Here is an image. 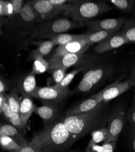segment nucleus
<instances>
[{"mask_svg":"<svg viewBox=\"0 0 135 152\" xmlns=\"http://www.w3.org/2000/svg\"><path fill=\"white\" fill-rule=\"evenodd\" d=\"M76 141L62 118L35 133L30 143L44 152H66Z\"/></svg>","mask_w":135,"mask_h":152,"instance_id":"nucleus-1","label":"nucleus"},{"mask_svg":"<svg viewBox=\"0 0 135 152\" xmlns=\"http://www.w3.org/2000/svg\"><path fill=\"white\" fill-rule=\"evenodd\" d=\"M107 104L103 102L90 111L63 118L64 124L76 141L105 126L109 118Z\"/></svg>","mask_w":135,"mask_h":152,"instance_id":"nucleus-2","label":"nucleus"},{"mask_svg":"<svg viewBox=\"0 0 135 152\" xmlns=\"http://www.w3.org/2000/svg\"><path fill=\"white\" fill-rule=\"evenodd\" d=\"M81 71L84 76L75 91L79 93H88L107 79L113 71L112 65L108 61L94 56L81 61Z\"/></svg>","mask_w":135,"mask_h":152,"instance_id":"nucleus-3","label":"nucleus"},{"mask_svg":"<svg viewBox=\"0 0 135 152\" xmlns=\"http://www.w3.org/2000/svg\"><path fill=\"white\" fill-rule=\"evenodd\" d=\"M81 26H84V24L70 20L66 16H59L36 23L31 29L29 36L32 39H51L56 35Z\"/></svg>","mask_w":135,"mask_h":152,"instance_id":"nucleus-4","label":"nucleus"},{"mask_svg":"<svg viewBox=\"0 0 135 152\" xmlns=\"http://www.w3.org/2000/svg\"><path fill=\"white\" fill-rule=\"evenodd\" d=\"M112 9L105 1H78L68 17L84 24Z\"/></svg>","mask_w":135,"mask_h":152,"instance_id":"nucleus-5","label":"nucleus"},{"mask_svg":"<svg viewBox=\"0 0 135 152\" xmlns=\"http://www.w3.org/2000/svg\"><path fill=\"white\" fill-rule=\"evenodd\" d=\"M41 20L36 15L30 5L26 2L20 14L14 18L7 19L4 25L14 36L29 35L30 31L34 25Z\"/></svg>","mask_w":135,"mask_h":152,"instance_id":"nucleus-6","label":"nucleus"},{"mask_svg":"<svg viewBox=\"0 0 135 152\" xmlns=\"http://www.w3.org/2000/svg\"><path fill=\"white\" fill-rule=\"evenodd\" d=\"M77 1H71L69 3L63 5L53 4L49 0H30L27 3L30 5L41 21L51 20L61 15L68 17L75 8Z\"/></svg>","mask_w":135,"mask_h":152,"instance_id":"nucleus-7","label":"nucleus"},{"mask_svg":"<svg viewBox=\"0 0 135 152\" xmlns=\"http://www.w3.org/2000/svg\"><path fill=\"white\" fill-rule=\"evenodd\" d=\"M69 90H61L55 85L38 86L33 98H36L44 104L56 105L63 102L70 94Z\"/></svg>","mask_w":135,"mask_h":152,"instance_id":"nucleus-8","label":"nucleus"},{"mask_svg":"<svg viewBox=\"0 0 135 152\" xmlns=\"http://www.w3.org/2000/svg\"><path fill=\"white\" fill-rule=\"evenodd\" d=\"M125 119V113L121 108L116 110L110 116L107 126L108 131L107 142L117 141L119 136L124 128Z\"/></svg>","mask_w":135,"mask_h":152,"instance_id":"nucleus-9","label":"nucleus"},{"mask_svg":"<svg viewBox=\"0 0 135 152\" xmlns=\"http://www.w3.org/2000/svg\"><path fill=\"white\" fill-rule=\"evenodd\" d=\"M124 18H108L99 20H92L84 23V26H87L88 31L96 32L100 31L119 32L127 21Z\"/></svg>","mask_w":135,"mask_h":152,"instance_id":"nucleus-10","label":"nucleus"},{"mask_svg":"<svg viewBox=\"0 0 135 152\" xmlns=\"http://www.w3.org/2000/svg\"><path fill=\"white\" fill-rule=\"evenodd\" d=\"M103 102L102 97V90L92 95L88 99L74 105L70 108L66 113V116L77 115L90 111L97 107Z\"/></svg>","mask_w":135,"mask_h":152,"instance_id":"nucleus-11","label":"nucleus"},{"mask_svg":"<svg viewBox=\"0 0 135 152\" xmlns=\"http://www.w3.org/2000/svg\"><path fill=\"white\" fill-rule=\"evenodd\" d=\"M14 92L20 93L23 97L33 98L37 89L35 74L33 71L24 75L15 85Z\"/></svg>","mask_w":135,"mask_h":152,"instance_id":"nucleus-12","label":"nucleus"},{"mask_svg":"<svg viewBox=\"0 0 135 152\" xmlns=\"http://www.w3.org/2000/svg\"><path fill=\"white\" fill-rule=\"evenodd\" d=\"M131 86L133 85L129 80L124 82H120V79L116 80L102 90L103 102L108 103L109 101L128 91Z\"/></svg>","mask_w":135,"mask_h":152,"instance_id":"nucleus-13","label":"nucleus"},{"mask_svg":"<svg viewBox=\"0 0 135 152\" xmlns=\"http://www.w3.org/2000/svg\"><path fill=\"white\" fill-rule=\"evenodd\" d=\"M128 43L129 42L126 37L121 32H119L109 37L104 42L97 44L94 47L93 50L97 54H101L109 50L119 48Z\"/></svg>","mask_w":135,"mask_h":152,"instance_id":"nucleus-14","label":"nucleus"},{"mask_svg":"<svg viewBox=\"0 0 135 152\" xmlns=\"http://www.w3.org/2000/svg\"><path fill=\"white\" fill-rule=\"evenodd\" d=\"M90 47V46H85L79 52L77 53L67 54L61 57L55 58L51 57L49 63L67 69L69 67L76 65L79 63Z\"/></svg>","mask_w":135,"mask_h":152,"instance_id":"nucleus-15","label":"nucleus"},{"mask_svg":"<svg viewBox=\"0 0 135 152\" xmlns=\"http://www.w3.org/2000/svg\"><path fill=\"white\" fill-rule=\"evenodd\" d=\"M87 46L90 45H89L86 40V34L84 33V37L82 39L70 42L63 46H59L51 58L61 57L70 53H77Z\"/></svg>","mask_w":135,"mask_h":152,"instance_id":"nucleus-16","label":"nucleus"},{"mask_svg":"<svg viewBox=\"0 0 135 152\" xmlns=\"http://www.w3.org/2000/svg\"><path fill=\"white\" fill-rule=\"evenodd\" d=\"M34 113L43 120L44 127L55 122L58 118L59 108L57 105H43L41 107L36 106Z\"/></svg>","mask_w":135,"mask_h":152,"instance_id":"nucleus-17","label":"nucleus"},{"mask_svg":"<svg viewBox=\"0 0 135 152\" xmlns=\"http://www.w3.org/2000/svg\"><path fill=\"white\" fill-rule=\"evenodd\" d=\"M5 135L13 139L21 146L28 144V142L24 138L23 134L10 124H1L0 125V136Z\"/></svg>","mask_w":135,"mask_h":152,"instance_id":"nucleus-18","label":"nucleus"},{"mask_svg":"<svg viewBox=\"0 0 135 152\" xmlns=\"http://www.w3.org/2000/svg\"><path fill=\"white\" fill-rule=\"evenodd\" d=\"M35 107L36 105L31 98L22 97L19 108V115L26 127L32 114L34 113Z\"/></svg>","mask_w":135,"mask_h":152,"instance_id":"nucleus-19","label":"nucleus"},{"mask_svg":"<svg viewBox=\"0 0 135 152\" xmlns=\"http://www.w3.org/2000/svg\"><path fill=\"white\" fill-rule=\"evenodd\" d=\"M35 44L38 47L32 50L29 54V57L32 60H35L37 57H44L50 53L55 45L50 40L45 41L36 42Z\"/></svg>","mask_w":135,"mask_h":152,"instance_id":"nucleus-20","label":"nucleus"},{"mask_svg":"<svg viewBox=\"0 0 135 152\" xmlns=\"http://www.w3.org/2000/svg\"><path fill=\"white\" fill-rule=\"evenodd\" d=\"M119 32L116 31H100L96 32H85L86 34V40L87 42L90 46L95 43H100L104 40L108 39L109 37L113 36L116 33Z\"/></svg>","mask_w":135,"mask_h":152,"instance_id":"nucleus-21","label":"nucleus"},{"mask_svg":"<svg viewBox=\"0 0 135 152\" xmlns=\"http://www.w3.org/2000/svg\"><path fill=\"white\" fill-rule=\"evenodd\" d=\"M108 137V131L105 126L97 129L91 133V139L90 140L86 148H91L96 145H100L106 141Z\"/></svg>","mask_w":135,"mask_h":152,"instance_id":"nucleus-22","label":"nucleus"},{"mask_svg":"<svg viewBox=\"0 0 135 152\" xmlns=\"http://www.w3.org/2000/svg\"><path fill=\"white\" fill-rule=\"evenodd\" d=\"M84 37L82 34H61L56 35L50 39L55 46H63L70 42L75 41L82 39Z\"/></svg>","mask_w":135,"mask_h":152,"instance_id":"nucleus-23","label":"nucleus"},{"mask_svg":"<svg viewBox=\"0 0 135 152\" xmlns=\"http://www.w3.org/2000/svg\"><path fill=\"white\" fill-rule=\"evenodd\" d=\"M129 43L135 44V17L127 20L121 31Z\"/></svg>","mask_w":135,"mask_h":152,"instance_id":"nucleus-24","label":"nucleus"},{"mask_svg":"<svg viewBox=\"0 0 135 152\" xmlns=\"http://www.w3.org/2000/svg\"><path fill=\"white\" fill-rule=\"evenodd\" d=\"M109 2L115 7L122 12H130L135 9V1L133 0H110Z\"/></svg>","mask_w":135,"mask_h":152,"instance_id":"nucleus-25","label":"nucleus"},{"mask_svg":"<svg viewBox=\"0 0 135 152\" xmlns=\"http://www.w3.org/2000/svg\"><path fill=\"white\" fill-rule=\"evenodd\" d=\"M0 145L3 149L12 151H17L22 147L13 139L5 135L0 136Z\"/></svg>","mask_w":135,"mask_h":152,"instance_id":"nucleus-26","label":"nucleus"},{"mask_svg":"<svg viewBox=\"0 0 135 152\" xmlns=\"http://www.w3.org/2000/svg\"><path fill=\"white\" fill-rule=\"evenodd\" d=\"M67 68L64 67H61L56 65L51 64L49 66L48 71L52 74V78L55 82V84L59 83L65 77L66 71Z\"/></svg>","mask_w":135,"mask_h":152,"instance_id":"nucleus-27","label":"nucleus"},{"mask_svg":"<svg viewBox=\"0 0 135 152\" xmlns=\"http://www.w3.org/2000/svg\"><path fill=\"white\" fill-rule=\"evenodd\" d=\"M7 101L12 112L19 113L22 99L19 97L18 93L12 91L7 94Z\"/></svg>","mask_w":135,"mask_h":152,"instance_id":"nucleus-28","label":"nucleus"},{"mask_svg":"<svg viewBox=\"0 0 135 152\" xmlns=\"http://www.w3.org/2000/svg\"><path fill=\"white\" fill-rule=\"evenodd\" d=\"M116 142H104L102 145H96L86 148L84 152H115Z\"/></svg>","mask_w":135,"mask_h":152,"instance_id":"nucleus-29","label":"nucleus"},{"mask_svg":"<svg viewBox=\"0 0 135 152\" xmlns=\"http://www.w3.org/2000/svg\"><path fill=\"white\" fill-rule=\"evenodd\" d=\"M50 63L44 57H37L34 60L32 71L35 74H40L48 70Z\"/></svg>","mask_w":135,"mask_h":152,"instance_id":"nucleus-30","label":"nucleus"},{"mask_svg":"<svg viewBox=\"0 0 135 152\" xmlns=\"http://www.w3.org/2000/svg\"><path fill=\"white\" fill-rule=\"evenodd\" d=\"M81 71V68L75 69L74 70L71 71L69 73L67 74L63 79L61 80L59 83L54 85L56 87L60 88L61 90H67L69 89V85L73 79H74L75 76Z\"/></svg>","mask_w":135,"mask_h":152,"instance_id":"nucleus-31","label":"nucleus"},{"mask_svg":"<svg viewBox=\"0 0 135 152\" xmlns=\"http://www.w3.org/2000/svg\"><path fill=\"white\" fill-rule=\"evenodd\" d=\"M14 9L11 1H0V17L10 18L13 16Z\"/></svg>","mask_w":135,"mask_h":152,"instance_id":"nucleus-32","label":"nucleus"},{"mask_svg":"<svg viewBox=\"0 0 135 152\" xmlns=\"http://www.w3.org/2000/svg\"><path fill=\"white\" fill-rule=\"evenodd\" d=\"M10 124L13 125L21 133L25 134L26 132V126L24 125L19 113L12 112V116L9 121Z\"/></svg>","mask_w":135,"mask_h":152,"instance_id":"nucleus-33","label":"nucleus"},{"mask_svg":"<svg viewBox=\"0 0 135 152\" xmlns=\"http://www.w3.org/2000/svg\"><path fill=\"white\" fill-rule=\"evenodd\" d=\"M12 4H13L14 9L13 16H12V18L7 19H12L18 17L20 14L24 4L26 3V2L23 1V0H12Z\"/></svg>","mask_w":135,"mask_h":152,"instance_id":"nucleus-34","label":"nucleus"},{"mask_svg":"<svg viewBox=\"0 0 135 152\" xmlns=\"http://www.w3.org/2000/svg\"><path fill=\"white\" fill-rule=\"evenodd\" d=\"M127 120L131 126V128L135 129V101L129 110L127 114Z\"/></svg>","mask_w":135,"mask_h":152,"instance_id":"nucleus-35","label":"nucleus"},{"mask_svg":"<svg viewBox=\"0 0 135 152\" xmlns=\"http://www.w3.org/2000/svg\"><path fill=\"white\" fill-rule=\"evenodd\" d=\"M0 113H1V115H3L4 116V119H6V120L8 122H9L10 117L12 114V111L11 110L9 105L7 101H6V102L4 104L3 108L1 109H0Z\"/></svg>","mask_w":135,"mask_h":152,"instance_id":"nucleus-36","label":"nucleus"},{"mask_svg":"<svg viewBox=\"0 0 135 152\" xmlns=\"http://www.w3.org/2000/svg\"><path fill=\"white\" fill-rule=\"evenodd\" d=\"M14 152H44V151L41 149H40L39 148L35 147V145L29 142L28 144H27L26 145L22 146L19 150L17 151H14Z\"/></svg>","mask_w":135,"mask_h":152,"instance_id":"nucleus-37","label":"nucleus"},{"mask_svg":"<svg viewBox=\"0 0 135 152\" xmlns=\"http://www.w3.org/2000/svg\"><path fill=\"white\" fill-rule=\"evenodd\" d=\"M11 85L9 84L1 76V80H0V93H6V91L10 90Z\"/></svg>","mask_w":135,"mask_h":152,"instance_id":"nucleus-38","label":"nucleus"},{"mask_svg":"<svg viewBox=\"0 0 135 152\" xmlns=\"http://www.w3.org/2000/svg\"><path fill=\"white\" fill-rule=\"evenodd\" d=\"M49 1L55 5H63L71 2V1L68 0H49Z\"/></svg>","mask_w":135,"mask_h":152,"instance_id":"nucleus-39","label":"nucleus"},{"mask_svg":"<svg viewBox=\"0 0 135 152\" xmlns=\"http://www.w3.org/2000/svg\"><path fill=\"white\" fill-rule=\"evenodd\" d=\"M7 101V94L0 93V109H1Z\"/></svg>","mask_w":135,"mask_h":152,"instance_id":"nucleus-40","label":"nucleus"},{"mask_svg":"<svg viewBox=\"0 0 135 152\" xmlns=\"http://www.w3.org/2000/svg\"><path fill=\"white\" fill-rule=\"evenodd\" d=\"M130 138H131L133 148L134 151H135V129L134 128H131Z\"/></svg>","mask_w":135,"mask_h":152,"instance_id":"nucleus-41","label":"nucleus"},{"mask_svg":"<svg viewBox=\"0 0 135 152\" xmlns=\"http://www.w3.org/2000/svg\"><path fill=\"white\" fill-rule=\"evenodd\" d=\"M129 80L133 86H134V89H135V64L131 71V76Z\"/></svg>","mask_w":135,"mask_h":152,"instance_id":"nucleus-42","label":"nucleus"},{"mask_svg":"<svg viewBox=\"0 0 135 152\" xmlns=\"http://www.w3.org/2000/svg\"><path fill=\"white\" fill-rule=\"evenodd\" d=\"M133 101H135V89H134V100Z\"/></svg>","mask_w":135,"mask_h":152,"instance_id":"nucleus-43","label":"nucleus"},{"mask_svg":"<svg viewBox=\"0 0 135 152\" xmlns=\"http://www.w3.org/2000/svg\"><path fill=\"white\" fill-rule=\"evenodd\" d=\"M133 14H134V17H135V9H134V11H133Z\"/></svg>","mask_w":135,"mask_h":152,"instance_id":"nucleus-44","label":"nucleus"},{"mask_svg":"<svg viewBox=\"0 0 135 152\" xmlns=\"http://www.w3.org/2000/svg\"><path fill=\"white\" fill-rule=\"evenodd\" d=\"M70 152H74V151H70Z\"/></svg>","mask_w":135,"mask_h":152,"instance_id":"nucleus-45","label":"nucleus"},{"mask_svg":"<svg viewBox=\"0 0 135 152\" xmlns=\"http://www.w3.org/2000/svg\"><path fill=\"white\" fill-rule=\"evenodd\" d=\"M12 152H14V151H12Z\"/></svg>","mask_w":135,"mask_h":152,"instance_id":"nucleus-46","label":"nucleus"}]
</instances>
